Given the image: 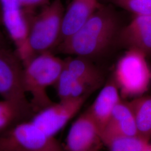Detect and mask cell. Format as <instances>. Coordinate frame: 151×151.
<instances>
[{"mask_svg":"<svg viewBox=\"0 0 151 151\" xmlns=\"http://www.w3.org/2000/svg\"><path fill=\"white\" fill-rule=\"evenodd\" d=\"M121 29L119 14L114 6L101 2L85 24L54 50L93 61L105 56L118 43Z\"/></svg>","mask_w":151,"mask_h":151,"instance_id":"cell-1","label":"cell"},{"mask_svg":"<svg viewBox=\"0 0 151 151\" xmlns=\"http://www.w3.org/2000/svg\"><path fill=\"white\" fill-rule=\"evenodd\" d=\"M64 63L65 60L48 52L35 55L24 65V88L31 96L30 103L35 113L53 103L47 88L56 84Z\"/></svg>","mask_w":151,"mask_h":151,"instance_id":"cell-2","label":"cell"},{"mask_svg":"<svg viewBox=\"0 0 151 151\" xmlns=\"http://www.w3.org/2000/svg\"><path fill=\"white\" fill-rule=\"evenodd\" d=\"M65 9L62 0H53L34 15L27 37L23 65L38 54L53 50L60 38Z\"/></svg>","mask_w":151,"mask_h":151,"instance_id":"cell-3","label":"cell"},{"mask_svg":"<svg viewBox=\"0 0 151 151\" xmlns=\"http://www.w3.org/2000/svg\"><path fill=\"white\" fill-rule=\"evenodd\" d=\"M145 54L130 49L118 60L113 80L120 96L135 97L143 95L151 83V69Z\"/></svg>","mask_w":151,"mask_h":151,"instance_id":"cell-4","label":"cell"},{"mask_svg":"<svg viewBox=\"0 0 151 151\" xmlns=\"http://www.w3.org/2000/svg\"><path fill=\"white\" fill-rule=\"evenodd\" d=\"M0 151H65L55 137L30 120L15 125L0 137Z\"/></svg>","mask_w":151,"mask_h":151,"instance_id":"cell-5","label":"cell"},{"mask_svg":"<svg viewBox=\"0 0 151 151\" xmlns=\"http://www.w3.org/2000/svg\"><path fill=\"white\" fill-rule=\"evenodd\" d=\"M24 65L16 54L0 48V95L25 114L32 111L23 85Z\"/></svg>","mask_w":151,"mask_h":151,"instance_id":"cell-6","label":"cell"},{"mask_svg":"<svg viewBox=\"0 0 151 151\" xmlns=\"http://www.w3.org/2000/svg\"><path fill=\"white\" fill-rule=\"evenodd\" d=\"M64 60V68L70 79V99L90 96L102 86L104 76L92 60L80 56L70 57Z\"/></svg>","mask_w":151,"mask_h":151,"instance_id":"cell-7","label":"cell"},{"mask_svg":"<svg viewBox=\"0 0 151 151\" xmlns=\"http://www.w3.org/2000/svg\"><path fill=\"white\" fill-rule=\"evenodd\" d=\"M88 96L60 100L39 111L32 122L48 135L55 137L79 112Z\"/></svg>","mask_w":151,"mask_h":151,"instance_id":"cell-8","label":"cell"},{"mask_svg":"<svg viewBox=\"0 0 151 151\" xmlns=\"http://www.w3.org/2000/svg\"><path fill=\"white\" fill-rule=\"evenodd\" d=\"M2 21L16 47V54L22 60L24 57L32 15L17 0H0Z\"/></svg>","mask_w":151,"mask_h":151,"instance_id":"cell-9","label":"cell"},{"mask_svg":"<svg viewBox=\"0 0 151 151\" xmlns=\"http://www.w3.org/2000/svg\"><path fill=\"white\" fill-rule=\"evenodd\" d=\"M103 146L101 132L86 110L70 126L65 151H100Z\"/></svg>","mask_w":151,"mask_h":151,"instance_id":"cell-10","label":"cell"},{"mask_svg":"<svg viewBox=\"0 0 151 151\" xmlns=\"http://www.w3.org/2000/svg\"><path fill=\"white\" fill-rule=\"evenodd\" d=\"M119 42L128 50H138L146 57L151 55V14L135 15L128 25L121 29Z\"/></svg>","mask_w":151,"mask_h":151,"instance_id":"cell-11","label":"cell"},{"mask_svg":"<svg viewBox=\"0 0 151 151\" xmlns=\"http://www.w3.org/2000/svg\"><path fill=\"white\" fill-rule=\"evenodd\" d=\"M100 4L99 0H72L63 14L57 46L77 32Z\"/></svg>","mask_w":151,"mask_h":151,"instance_id":"cell-12","label":"cell"},{"mask_svg":"<svg viewBox=\"0 0 151 151\" xmlns=\"http://www.w3.org/2000/svg\"><path fill=\"white\" fill-rule=\"evenodd\" d=\"M120 100L118 88L111 78L103 87L91 105L87 109L101 132L108 123L114 108Z\"/></svg>","mask_w":151,"mask_h":151,"instance_id":"cell-13","label":"cell"},{"mask_svg":"<svg viewBox=\"0 0 151 151\" xmlns=\"http://www.w3.org/2000/svg\"><path fill=\"white\" fill-rule=\"evenodd\" d=\"M101 134L102 138L113 135L138 136L134 118L128 102L121 100L115 105Z\"/></svg>","mask_w":151,"mask_h":151,"instance_id":"cell-14","label":"cell"},{"mask_svg":"<svg viewBox=\"0 0 151 151\" xmlns=\"http://www.w3.org/2000/svg\"><path fill=\"white\" fill-rule=\"evenodd\" d=\"M133 114L138 136L150 141L151 139V96L133 98L128 102Z\"/></svg>","mask_w":151,"mask_h":151,"instance_id":"cell-15","label":"cell"},{"mask_svg":"<svg viewBox=\"0 0 151 151\" xmlns=\"http://www.w3.org/2000/svg\"><path fill=\"white\" fill-rule=\"evenodd\" d=\"M109 151H151L150 141L139 136L118 135L103 138Z\"/></svg>","mask_w":151,"mask_h":151,"instance_id":"cell-16","label":"cell"},{"mask_svg":"<svg viewBox=\"0 0 151 151\" xmlns=\"http://www.w3.org/2000/svg\"><path fill=\"white\" fill-rule=\"evenodd\" d=\"M137 15L151 14V0H99Z\"/></svg>","mask_w":151,"mask_h":151,"instance_id":"cell-17","label":"cell"},{"mask_svg":"<svg viewBox=\"0 0 151 151\" xmlns=\"http://www.w3.org/2000/svg\"><path fill=\"white\" fill-rule=\"evenodd\" d=\"M25 113L14 103L4 100L0 101V131L7 128L22 115Z\"/></svg>","mask_w":151,"mask_h":151,"instance_id":"cell-18","label":"cell"},{"mask_svg":"<svg viewBox=\"0 0 151 151\" xmlns=\"http://www.w3.org/2000/svg\"><path fill=\"white\" fill-rule=\"evenodd\" d=\"M17 1L23 8L32 10L37 6L46 5L49 0H17Z\"/></svg>","mask_w":151,"mask_h":151,"instance_id":"cell-19","label":"cell"},{"mask_svg":"<svg viewBox=\"0 0 151 151\" xmlns=\"http://www.w3.org/2000/svg\"><path fill=\"white\" fill-rule=\"evenodd\" d=\"M1 33H0V39H1Z\"/></svg>","mask_w":151,"mask_h":151,"instance_id":"cell-20","label":"cell"}]
</instances>
